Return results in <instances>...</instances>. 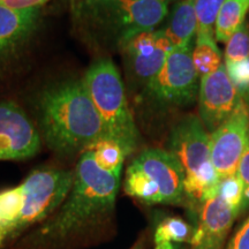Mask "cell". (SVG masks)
Returning <instances> with one entry per match:
<instances>
[{"label": "cell", "instance_id": "obj_1", "mask_svg": "<svg viewBox=\"0 0 249 249\" xmlns=\"http://www.w3.org/2000/svg\"><path fill=\"white\" fill-rule=\"evenodd\" d=\"M121 174L98 166L92 152H82L67 198L57 214L43 224L33 235L36 242H54L98 224L116 207Z\"/></svg>", "mask_w": 249, "mask_h": 249}, {"label": "cell", "instance_id": "obj_2", "mask_svg": "<svg viewBox=\"0 0 249 249\" xmlns=\"http://www.w3.org/2000/svg\"><path fill=\"white\" fill-rule=\"evenodd\" d=\"M39 123L46 144L62 156L86 151L104 138L101 117L83 80L46 89L39 99Z\"/></svg>", "mask_w": 249, "mask_h": 249}, {"label": "cell", "instance_id": "obj_3", "mask_svg": "<svg viewBox=\"0 0 249 249\" xmlns=\"http://www.w3.org/2000/svg\"><path fill=\"white\" fill-rule=\"evenodd\" d=\"M169 13V0H80L74 18L93 38L119 48L155 28Z\"/></svg>", "mask_w": 249, "mask_h": 249}, {"label": "cell", "instance_id": "obj_4", "mask_svg": "<svg viewBox=\"0 0 249 249\" xmlns=\"http://www.w3.org/2000/svg\"><path fill=\"white\" fill-rule=\"evenodd\" d=\"M83 82L101 117L103 139L118 142L130 155L138 145L139 132L116 65L110 59H99L87 71Z\"/></svg>", "mask_w": 249, "mask_h": 249}, {"label": "cell", "instance_id": "obj_5", "mask_svg": "<svg viewBox=\"0 0 249 249\" xmlns=\"http://www.w3.org/2000/svg\"><path fill=\"white\" fill-rule=\"evenodd\" d=\"M124 188L142 203L179 205L186 202L185 171L172 152L147 149L127 169Z\"/></svg>", "mask_w": 249, "mask_h": 249}, {"label": "cell", "instance_id": "obj_6", "mask_svg": "<svg viewBox=\"0 0 249 249\" xmlns=\"http://www.w3.org/2000/svg\"><path fill=\"white\" fill-rule=\"evenodd\" d=\"M169 148L185 171L186 202L197 208L217 192L220 180L211 161L210 135L200 118L180 120L171 132Z\"/></svg>", "mask_w": 249, "mask_h": 249}, {"label": "cell", "instance_id": "obj_7", "mask_svg": "<svg viewBox=\"0 0 249 249\" xmlns=\"http://www.w3.org/2000/svg\"><path fill=\"white\" fill-rule=\"evenodd\" d=\"M74 172L60 169H40L31 172L21 183L22 209L14 224V236L33 224L40 223L60 208L70 194Z\"/></svg>", "mask_w": 249, "mask_h": 249}, {"label": "cell", "instance_id": "obj_8", "mask_svg": "<svg viewBox=\"0 0 249 249\" xmlns=\"http://www.w3.org/2000/svg\"><path fill=\"white\" fill-rule=\"evenodd\" d=\"M198 73L192 58V46L174 48L158 71L147 85L148 91L163 104L187 105L198 92Z\"/></svg>", "mask_w": 249, "mask_h": 249}, {"label": "cell", "instance_id": "obj_9", "mask_svg": "<svg viewBox=\"0 0 249 249\" xmlns=\"http://www.w3.org/2000/svg\"><path fill=\"white\" fill-rule=\"evenodd\" d=\"M249 141V107L242 101L210 135L211 161L219 179L234 176Z\"/></svg>", "mask_w": 249, "mask_h": 249}, {"label": "cell", "instance_id": "obj_10", "mask_svg": "<svg viewBox=\"0 0 249 249\" xmlns=\"http://www.w3.org/2000/svg\"><path fill=\"white\" fill-rule=\"evenodd\" d=\"M40 148L37 129L14 102H0V160L33 157Z\"/></svg>", "mask_w": 249, "mask_h": 249}, {"label": "cell", "instance_id": "obj_11", "mask_svg": "<svg viewBox=\"0 0 249 249\" xmlns=\"http://www.w3.org/2000/svg\"><path fill=\"white\" fill-rule=\"evenodd\" d=\"M200 119L208 132H213L232 116L241 97L226 73L225 65L213 73L201 77Z\"/></svg>", "mask_w": 249, "mask_h": 249}, {"label": "cell", "instance_id": "obj_12", "mask_svg": "<svg viewBox=\"0 0 249 249\" xmlns=\"http://www.w3.org/2000/svg\"><path fill=\"white\" fill-rule=\"evenodd\" d=\"M121 49L135 76L148 85L161 70L174 46L165 31L160 29L138 34Z\"/></svg>", "mask_w": 249, "mask_h": 249}, {"label": "cell", "instance_id": "obj_13", "mask_svg": "<svg viewBox=\"0 0 249 249\" xmlns=\"http://www.w3.org/2000/svg\"><path fill=\"white\" fill-rule=\"evenodd\" d=\"M197 209L198 220L191 242L192 249H222L239 213L217 192L205 198Z\"/></svg>", "mask_w": 249, "mask_h": 249}, {"label": "cell", "instance_id": "obj_14", "mask_svg": "<svg viewBox=\"0 0 249 249\" xmlns=\"http://www.w3.org/2000/svg\"><path fill=\"white\" fill-rule=\"evenodd\" d=\"M38 18L39 8L14 9L0 4V59L29 38Z\"/></svg>", "mask_w": 249, "mask_h": 249}, {"label": "cell", "instance_id": "obj_15", "mask_svg": "<svg viewBox=\"0 0 249 249\" xmlns=\"http://www.w3.org/2000/svg\"><path fill=\"white\" fill-rule=\"evenodd\" d=\"M163 30L174 48L192 46V39L197 30L195 0H181L178 2L172 12L169 26Z\"/></svg>", "mask_w": 249, "mask_h": 249}, {"label": "cell", "instance_id": "obj_16", "mask_svg": "<svg viewBox=\"0 0 249 249\" xmlns=\"http://www.w3.org/2000/svg\"><path fill=\"white\" fill-rule=\"evenodd\" d=\"M249 11V0H225L217 17L214 37L226 43L236 30L245 23Z\"/></svg>", "mask_w": 249, "mask_h": 249}, {"label": "cell", "instance_id": "obj_17", "mask_svg": "<svg viewBox=\"0 0 249 249\" xmlns=\"http://www.w3.org/2000/svg\"><path fill=\"white\" fill-rule=\"evenodd\" d=\"M214 38V36H196L192 58L201 77L213 73L222 66V52Z\"/></svg>", "mask_w": 249, "mask_h": 249}, {"label": "cell", "instance_id": "obj_18", "mask_svg": "<svg viewBox=\"0 0 249 249\" xmlns=\"http://www.w3.org/2000/svg\"><path fill=\"white\" fill-rule=\"evenodd\" d=\"M87 150L92 152L93 158L101 169L113 174H121L124 158L128 156L119 143L108 139L98 140Z\"/></svg>", "mask_w": 249, "mask_h": 249}, {"label": "cell", "instance_id": "obj_19", "mask_svg": "<svg viewBox=\"0 0 249 249\" xmlns=\"http://www.w3.org/2000/svg\"><path fill=\"white\" fill-rule=\"evenodd\" d=\"M195 233V227L179 217L164 218L155 231V244L173 242V244H191Z\"/></svg>", "mask_w": 249, "mask_h": 249}, {"label": "cell", "instance_id": "obj_20", "mask_svg": "<svg viewBox=\"0 0 249 249\" xmlns=\"http://www.w3.org/2000/svg\"><path fill=\"white\" fill-rule=\"evenodd\" d=\"M22 209L21 187L0 193V230L6 236L13 233L14 224Z\"/></svg>", "mask_w": 249, "mask_h": 249}, {"label": "cell", "instance_id": "obj_21", "mask_svg": "<svg viewBox=\"0 0 249 249\" xmlns=\"http://www.w3.org/2000/svg\"><path fill=\"white\" fill-rule=\"evenodd\" d=\"M225 0H195L196 36H214L217 17Z\"/></svg>", "mask_w": 249, "mask_h": 249}, {"label": "cell", "instance_id": "obj_22", "mask_svg": "<svg viewBox=\"0 0 249 249\" xmlns=\"http://www.w3.org/2000/svg\"><path fill=\"white\" fill-rule=\"evenodd\" d=\"M244 191L245 185L238 174L220 179L217 186V194L239 213L245 209Z\"/></svg>", "mask_w": 249, "mask_h": 249}, {"label": "cell", "instance_id": "obj_23", "mask_svg": "<svg viewBox=\"0 0 249 249\" xmlns=\"http://www.w3.org/2000/svg\"><path fill=\"white\" fill-rule=\"evenodd\" d=\"M225 68L241 99L249 105V58L239 61H225Z\"/></svg>", "mask_w": 249, "mask_h": 249}, {"label": "cell", "instance_id": "obj_24", "mask_svg": "<svg viewBox=\"0 0 249 249\" xmlns=\"http://www.w3.org/2000/svg\"><path fill=\"white\" fill-rule=\"evenodd\" d=\"M249 58V23L245 22L226 42L225 61H239Z\"/></svg>", "mask_w": 249, "mask_h": 249}, {"label": "cell", "instance_id": "obj_25", "mask_svg": "<svg viewBox=\"0 0 249 249\" xmlns=\"http://www.w3.org/2000/svg\"><path fill=\"white\" fill-rule=\"evenodd\" d=\"M236 174L239 176V178L242 180L245 185V191H244V205L245 209L249 205V141L246 150L242 155L240 163H239L238 171Z\"/></svg>", "mask_w": 249, "mask_h": 249}, {"label": "cell", "instance_id": "obj_26", "mask_svg": "<svg viewBox=\"0 0 249 249\" xmlns=\"http://www.w3.org/2000/svg\"><path fill=\"white\" fill-rule=\"evenodd\" d=\"M226 249H249V217L232 236Z\"/></svg>", "mask_w": 249, "mask_h": 249}, {"label": "cell", "instance_id": "obj_27", "mask_svg": "<svg viewBox=\"0 0 249 249\" xmlns=\"http://www.w3.org/2000/svg\"><path fill=\"white\" fill-rule=\"evenodd\" d=\"M48 1L49 0H0V4L14 9H28L39 8Z\"/></svg>", "mask_w": 249, "mask_h": 249}, {"label": "cell", "instance_id": "obj_28", "mask_svg": "<svg viewBox=\"0 0 249 249\" xmlns=\"http://www.w3.org/2000/svg\"><path fill=\"white\" fill-rule=\"evenodd\" d=\"M155 249H181V247L173 242H160V244H156Z\"/></svg>", "mask_w": 249, "mask_h": 249}, {"label": "cell", "instance_id": "obj_29", "mask_svg": "<svg viewBox=\"0 0 249 249\" xmlns=\"http://www.w3.org/2000/svg\"><path fill=\"white\" fill-rule=\"evenodd\" d=\"M5 238H6V235L1 232V230H0V245H1V242L5 240Z\"/></svg>", "mask_w": 249, "mask_h": 249}, {"label": "cell", "instance_id": "obj_30", "mask_svg": "<svg viewBox=\"0 0 249 249\" xmlns=\"http://www.w3.org/2000/svg\"><path fill=\"white\" fill-rule=\"evenodd\" d=\"M133 249H142L141 247H140V246H136V247H134Z\"/></svg>", "mask_w": 249, "mask_h": 249}]
</instances>
